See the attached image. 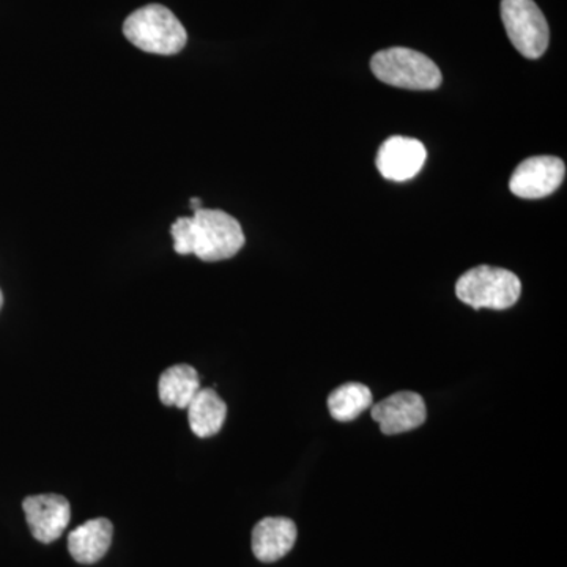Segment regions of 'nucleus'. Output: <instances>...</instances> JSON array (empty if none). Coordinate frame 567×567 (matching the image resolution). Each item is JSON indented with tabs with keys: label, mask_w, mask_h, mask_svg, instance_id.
<instances>
[{
	"label": "nucleus",
	"mask_w": 567,
	"mask_h": 567,
	"mask_svg": "<svg viewBox=\"0 0 567 567\" xmlns=\"http://www.w3.org/2000/svg\"><path fill=\"white\" fill-rule=\"evenodd\" d=\"M175 252L199 257L204 262L233 259L245 246L240 223L223 210L200 208L193 216H182L171 227Z\"/></svg>",
	"instance_id": "nucleus-1"
},
{
	"label": "nucleus",
	"mask_w": 567,
	"mask_h": 567,
	"mask_svg": "<svg viewBox=\"0 0 567 567\" xmlns=\"http://www.w3.org/2000/svg\"><path fill=\"white\" fill-rule=\"evenodd\" d=\"M123 35L140 50L158 55L178 54L188 41V33L178 18L158 3L130 14L123 24Z\"/></svg>",
	"instance_id": "nucleus-2"
},
{
	"label": "nucleus",
	"mask_w": 567,
	"mask_h": 567,
	"mask_svg": "<svg viewBox=\"0 0 567 567\" xmlns=\"http://www.w3.org/2000/svg\"><path fill=\"white\" fill-rule=\"evenodd\" d=\"M377 80L406 91H435L442 84V71L423 52L409 48H388L371 59Z\"/></svg>",
	"instance_id": "nucleus-3"
},
{
	"label": "nucleus",
	"mask_w": 567,
	"mask_h": 567,
	"mask_svg": "<svg viewBox=\"0 0 567 567\" xmlns=\"http://www.w3.org/2000/svg\"><path fill=\"white\" fill-rule=\"evenodd\" d=\"M522 293V282L513 271L505 268L480 265L458 278L456 295L462 303L473 309L513 308Z\"/></svg>",
	"instance_id": "nucleus-4"
},
{
	"label": "nucleus",
	"mask_w": 567,
	"mask_h": 567,
	"mask_svg": "<svg viewBox=\"0 0 567 567\" xmlns=\"http://www.w3.org/2000/svg\"><path fill=\"white\" fill-rule=\"evenodd\" d=\"M502 20L507 39L524 58L535 61L547 51L550 29L533 0H502Z\"/></svg>",
	"instance_id": "nucleus-5"
},
{
	"label": "nucleus",
	"mask_w": 567,
	"mask_h": 567,
	"mask_svg": "<svg viewBox=\"0 0 567 567\" xmlns=\"http://www.w3.org/2000/svg\"><path fill=\"white\" fill-rule=\"evenodd\" d=\"M566 177V164L557 156H533L511 175V193L522 199H543L557 192Z\"/></svg>",
	"instance_id": "nucleus-6"
},
{
	"label": "nucleus",
	"mask_w": 567,
	"mask_h": 567,
	"mask_svg": "<svg viewBox=\"0 0 567 567\" xmlns=\"http://www.w3.org/2000/svg\"><path fill=\"white\" fill-rule=\"evenodd\" d=\"M32 536L43 544H51L63 535L70 524L69 499L62 495H33L22 502Z\"/></svg>",
	"instance_id": "nucleus-7"
},
{
	"label": "nucleus",
	"mask_w": 567,
	"mask_h": 567,
	"mask_svg": "<svg viewBox=\"0 0 567 567\" xmlns=\"http://www.w3.org/2000/svg\"><path fill=\"white\" fill-rule=\"evenodd\" d=\"M427 410L424 399L413 391H399L372 406V420L385 435L415 431L425 423Z\"/></svg>",
	"instance_id": "nucleus-8"
},
{
	"label": "nucleus",
	"mask_w": 567,
	"mask_h": 567,
	"mask_svg": "<svg viewBox=\"0 0 567 567\" xmlns=\"http://www.w3.org/2000/svg\"><path fill=\"white\" fill-rule=\"evenodd\" d=\"M423 142L413 137L393 136L380 145L377 153V169L391 182H406L415 177L425 163Z\"/></svg>",
	"instance_id": "nucleus-9"
},
{
	"label": "nucleus",
	"mask_w": 567,
	"mask_h": 567,
	"mask_svg": "<svg viewBox=\"0 0 567 567\" xmlns=\"http://www.w3.org/2000/svg\"><path fill=\"white\" fill-rule=\"evenodd\" d=\"M297 536V525L290 518H262L252 529V554L262 563L278 561L292 550Z\"/></svg>",
	"instance_id": "nucleus-10"
},
{
	"label": "nucleus",
	"mask_w": 567,
	"mask_h": 567,
	"mask_svg": "<svg viewBox=\"0 0 567 567\" xmlns=\"http://www.w3.org/2000/svg\"><path fill=\"white\" fill-rule=\"evenodd\" d=\"M112 535H114V527L107 518L100 517L85 522L70 533L71 557L81 565H93V563L100 561L110 550Z\"/></svg>",
	"instance_id": "nucleus-11"
},
{
	"label": "nucleus",
	"mask_w": 567,
	"mask_h": 567,
	"mask_svg": "<svg viewBox=\"0 0 567 567\" xmlns=\"http://www.w3.org/2000/svg\"><path fill=\"white\" fill-rule=\"evenodd\" d=\"M227 416L226 402L212 388L199 390L188 405V421L193 434L199 439H210L221 431Z\"/></svg>",
	"instance_id": "nucleus-12"
},
{
	"label": "nucleus",
	"mask_w": 567,
	"mask_h": 567,
	"mask_svg": "<svg viewBox=\"0 0 567 567\" xmlns=\"http://www.w3.org/2000/svg\"><path fill=\"white\" fill-rule=\"evenodd\" d=\"M199 374L193 365H171L159 377L158 394L163 405L188 409L189 402L199 393Z\"/></svg>",
	"instance_id": "nucleus-13"
},
{
	"label": "nucleus",
	"mask_w": 567,
	"mask_h": 567,
	"mask_svg": "<svg viewBox=\"0 0 567 567\" xmlns=\"http://www.w3.org/2000/svg\"><path fill=\"white\" fill-rule=\"evenodd\" d=\"M371 405L372 391L363 383H346L328 395L331 416L341 423L357 420Z\"/></svg>",
	"instance_id": "nucleus-14"
},
{
	"label": "nucleus",
	"mask_w": 567,
	"mask_h": 567,
	"mask_svg": "<svg viewBox=\"0 0 567 567\" xmlns=\"http://www.w3.org/2000/svg\"><path fill=\"white\" fill-rule=\"evenodd\" d=\"M189 207H192L193 212L200 210V208H203V200H200L199 197H194L192 203H189Z\"/></svg>",
	"instance_id": "nucleus-15"
},
{
	"label": "nucleus",
	"mask_w": 567,
	"mask_h": 567,
	"mask_svg": "<svg viewBox=\"0 0 567 567\" xmlns=\"http://www.w3.org/2000/svg\"><path fill=\"white\" fill-rule=\"evenodd\" d=\"M2 306H3V295H2V290H0V309H2Z\"/></svg>",
	"instance_id": "nucleus-16"
}]
</instances>
